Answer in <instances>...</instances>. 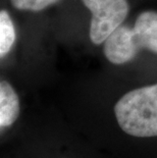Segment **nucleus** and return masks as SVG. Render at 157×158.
Returning a JSON list of instances; mask_svg holds the SVG:
<instances>
[{"mask_svg":"<svg viewBox=\"0 0 157 158\" xmlns=\"http://www.w3.org/2000/svg\"><path fill=\"white\" fill-rule=\"evenodd\" d=\"M113 112L119 129L128 136L157 138V83L123 94Z\"/></svg>","mask_w":157,"mask_h":158,"instance_id":"1","label":"nucleus"},{"mask_svg":"<svg viewBox=\"0 0 157 158\" xmlns=\"http://www.w3.org/2000/svg\"><path fill=\"white\" fill-rule=\"evenodd\" d=\"M144 49L157 53V11L154 10L140 13L133 28L121 25L103 43V53L113 64H125Z\"/></svg>","mask_w":157,"mask_h":158,"instance_id":"2","label":"nucleus"},{"mask_svg":"<svg viewBox=\"0 0 157 158\" xmlns=\"http://www.w3.org/2000/svg\"><path fill=\"white\" fill-rule=\"evenodd\" d=\"M91 12L90 40L100 45L122 25L130 11L128 0H82Z\"/></svg>","mask_w":157,"mask_h":158,"instance_id":"3","label":"nucleus"},{"mask_svg":"<svg viewBox=\"0 0 157 158\" xmlns=\"http://www.w3.org/2000/svg\"><path fill=\"white\" fill-rule=\"evenodd\" d=\"M21 113L19 97L7 81L0 82V127L1 131L11 127Z\"/></svg>","mask_w":157,"mask_h":158,"instance_id":"4","label":"nucleus"},{"mask_svg":"<svg viewBox=\"0 0 157 158\" xmlns=\"http://www.w3.org/2000/svg\"><path fill=\"white\" fill-rule=\"evenodd\" d=\"M15 41V30L9 13L2 9L0 11V57L9 53Z\"/></svg>","mask_w":157,"mask_h":158,"instance_id":"5","label":"nucleus"},{"mask_svg":"<svg viewBox=\"0 0 157 158\" xmlns=\"http://www.w3.org/2000/svg\"><path fill=\"white\" fill-rule=\"evenodd\" d=\"M58 1L59 0H10L13 7L19 10L29 11H41Z\"/></svg>","mask_w":157,"mask_h":158,"instance_id":"6","label":"nucleus"}]
</instances>
